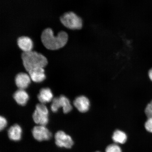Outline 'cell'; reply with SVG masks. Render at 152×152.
<instances>
[{"mask_svg":"<svg viewBox=\"0 0 152 152\" xmlns=\"http://www.w3.org/2000/svg\"><path fill=\"white\" fill-rule=\"evenodd\" d=\"M13 98L17 104L23 106L27 103L29 99V96L24 90L18 89L14 93Z\"/></svg>","mask_w":152,"mask_h":152,"instance_id":"obj_13","label":"cell"},{"mask_svg":"<svg viewBox=\"0 0 152 152\" xmlns=\"http://www.w3.org/2000/svg\"><path fill=\"white\" fill-rule=\"evenodd\" d=\"M28 72L31 80L34 82L41 83L46 78L45 69L43 68H35L30 70Z\"/></svg>","mask_w":152,"mask_h":152,"instance_id":"obj_11","label":"cell"},{"mask_svg":"<svg viewBox=\"0 0 152 152\" xmlns=\"http://www.w3.org/2000/svg\"><path fill=\"white\" fill-rule=\"evenodd\" d=\"M55 139V143L59 147L70 149L74 144L71 137L62 131H59L56 133Z\"/></svg>","mask_w":152,"mask_h":152,"instance_id":"obj_6","label":"cell"},{"mask_svg":"<svg viewBox=\"0 0 152 152\" xmlns=\"http://www.w3.org/2000/svg\"><path fill=\"white\" fill-rule=\"evenodd\" d=\"M37 98L41 103L43 104L52 101L54 98L52 91L48 88H42L38 95Z\"/></svg>","mask_w":152,"mask_h":152,"instance_id":"obj_14","label":"cell"},{"mask_svg":"<svg viewBox=\"0 0 152 152\" xmlns=\"http://www.w3.org/2000/svg\"><path fill=\"white\" fill-rule=\"evenodd\" d=\"M106 152H122L120 147L116 144H110L106 148Z\"/></svg>","mask_w":152,"mask_h":152,"instance_id":"obj_16","label":"cell"},{"mask_svg":"<svg viewBox=\"0 0 152 152\" xmlns=\"http://www.w3.org/2000/svg\"><path fill=\"white\" fill-rule=\"evenodd\" d=\"M51 105V110L53 113H56L60 108H62L64 113H68L72 109V106L69 99L64 95L53 98Z\"/></svg>","mask_w":152,"mask_h":152,"instance_id":"obj_5","label":"cell"},{"mask_svg":"<svg viewBox=\"0 0 152 152\" xmlns=\"http://www.w3.org/2000/svg\"><path fill=\"white\" fill-rule=\"evenodd\" d=\"M32 133L34 138L39 141L49 140L52 136V133L48 129L42 125L34 127Z\"/></svg>","mask_w":152,"mask_h":152,"instance_id":"obj_7","label":"cell"},{"mask_svg":"<svg viewBox=\"0 0 152 152\" xmlns=\"http://www.w3.org/2000/svg\"><path fill=\"white\" fill-rule=\"evenodd\" d=\"M42 42L46 49L55 50L62 48L68 42V36L66 32L61 31L55 36L52 28H47L43 30L41 36Z\"/></svg>","mask_w":152,"mask_h":152,"instance_id":"obj_1","label":"cell"},{"mask_svg":"<svg viewBox=\"0 0 152 152\" xmlns=\"http://www.w3.org/2000/svg\"><path fill=\"white\" fill-rule=\"evenodd\" d=\"M48 110L44 104H38L33 115V119L36 124L45 126L48 123Z\"/></svg>","mask_w":152,"mask_h":152,"instance_id":"obj_4","label":"cell"},{"mask_svg":"<svg viewBox=\"0 0 152 152\" xmlns=\"http://www.w3.org/2000/svg\"><path fill=\"white\" fill-rule=\"evenodd\" d=\"M148 74H149V76L150 79L152 81V68L149 70Z\"/></svg>","mask_w":152,"mask_h":152,"instance_id":"obj_20","label":"cell"},{"mask_svg":"<svg viewBox=\"0 0 152 152\" xmlns=\"http://www.w3.org/2000/svg\"><path fill=\"white\" fill-rule=\"evenodd\" d=\"M22 129L18 124L11 126L7 131L9 137L11 140L15 141H19L22 137Z\"/></svg>","mask_w":152,"mask_h":152,"instance_id":"obj_12","label":"cell"},{"mask_svg":"<svg viewBox=\"0 0 152 152\" xmlns=\"http://www.w3.org/2000/svg\"><path fill=\"white\" fill-rule=\"evenodd\" d=\"M144 126L148 132L152 134V119L148 118L144 124Z\"/></svg>","mask_w":152,"mask_h":152,"instance_id":"obj_17","label":"cell"},{"mask_svg":"<svg viewBox=\"0 0 152 152\" xmlns=\"http://www.w3.org/2000/svg\"><path fill=\"white\" fill-rule=\"evenodd\" d=\"M17 44L23 52L32 51L33 48V41L30 38L26 36H22L17 39Z\"/></svg>","mask_w":152,"mask_h":152,"instance_id":"obj_10","label":"cell"},{"mask_svg":"<svg viewBox=\"0 0 152 152\" xmlns=\"http://www.w3.org/2000/svg\"><path fill=\"white\" fill-rule=\"evenodd\" d=\"M61 23L68 29L80 30L82 28L83 22L82 19L75 13L69 11L64 13L60 17Z\"/></svg>","mask_w":152,"mask_h":152,"instance_id":"obj_3","label":"cell"},{"mask_svg":"<svg viewBox=\"0 0 152 152\" xmlns=\"http://www.w3.org/2000/svg\"><path fill=\"white\" fill-rule=\"evenodd\" d=\"M145 112L148 118L152 119V104L151 103L146 106Z\"/></svg>","mask_w":152,"mask_h":152,"instance_id":"obj_18","label":"cell"},{"mask_svg":"<svg viewBox=\"0 0 152 152\" xmlns=\"http://www.w3.org/2000/svg\"><path fill=\"white\" fill-rule=\"evenodd\" d=\"M113 141L116 144H124L127 139L126 134L123 131L117 130L114 132L112 137Z\"/></svg>","mask_w":152,"mask_h":152,"instance_id":"obj_15","label":"cell"},{"mask_svg":"<svg viewBox=\"0 0 152 152\" xmlns=\"http://www.w3.org/2000/svg\"><path fill=\"white\" fill-rule=\"evenodd\" d=\"M7 121L5 118L1 116L0 117V130L2 131L7 126Z\"/></svg>","mask_w":152,"mask_h":152,"instance_id":"obj_19","label":"cell"},{"mask_svg":"<svg viewBox=\"0 0 152 152\" xmlns=\"http://www.w3.org/2000/svg\"><path fill=\"white\" fill-rule=\"evenodd\" d=\"M23 64L26 71L39 68H44L48 63L47 58L36 51L23 52L21 54Z\"/></svg>","mask_w":152,"mask_h":152,"instance_id":"obj_2","label":"cell"},{"mask_svg":"<svg viewBox=\"0 0 152 152\" xmlns=\"http://www.w3.org/2000/svg\"><path fill=\"white\" fill-rule=\"evenodd\" d=\"M151 103L152 104V100L151 101Z\"/></svg>","mask_w":152,"mask_h":152,"instance_id":"obj_21","label":"cell"},{"mask_svg":"<svg viewBox=\"0 0 152 152\" xmlns=\"http://www.w3.org/2000/svg\"><path fill=\"white\" fill-rule=\"evenodd\" d=\"M100 152L99 151H96V152Z\"/></svg>","mask_w":152,"mask_h":152,"instance_id":"obj_22","label":"cell"},{"mask_svg":"<svg viewBox=\"0 0 152 152\" xmlns=\"http://www.w3.org/2000/svg\"><path fill=\"white\" fill-rule=\"evenodd\" d=\"M74 106L81 113L88 111L90 107V102L88 98L84 96H78L74 101Z\"/></svg>","mask_w":152,"mask_h":152,"instance_id":"obj_9","label":"cell"},{"mask_svg":"<svg viewBox=\"0 0 152 152\" xmlns=\"http://www.w3.org/2000/svg\"><path fill=\"white\" fill-rule=\"evenodd\" d=\"M31 79L28 74L20 73L15 78V84L18 89L24 90L28 88L31 83Z\"/></svg>","mask_w":152,"mask_h":152,"instance_id":"obj_8","label":"cell"}]
</instances>
